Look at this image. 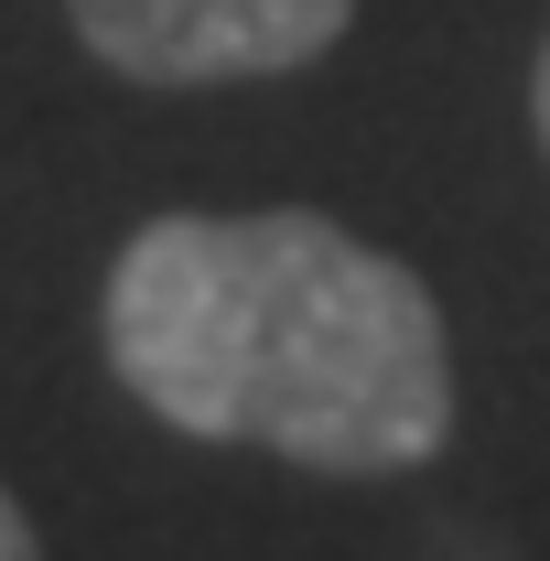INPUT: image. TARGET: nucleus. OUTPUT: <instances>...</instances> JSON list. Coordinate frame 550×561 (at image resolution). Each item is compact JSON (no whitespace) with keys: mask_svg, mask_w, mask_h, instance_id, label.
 I'll list each match as a JSON object with an SVG mask.
<instances>
[{"mask_svg":"<svg viewBox=\"0 0 550 561\" xmlns=\"http://www.w3.org/2000/svg\"><path fill=\"white\" fill-rule=\"evenodd\" d=\"M0 561H44V529L22 518V496L0 486Z\"/></svg>","mask_w":550,"mask_h":561,"instance_id":"obj_3","label":"nucleus"},{"mask_svg":"<svg viewBox=\"0 0 550 561\" xmlns=\"http://www.w3.org/2000/svg\"><path fill=\"white\" fill-rule=\"evenodd\" d=\"M76 44L119 87H260V76L324 66L356 0H66Z\"/></svg>","mask_w":550,"mask_h":561,"instance_id":"obj_2","label":"nucleus"},{"mask_svg":"<svg viewBox=\"0 0 550 561\" xmlns=\"http://www.w3.org/2000/svg\"><path fill=\"white\" fill-rule=\"evenodd\" d=\"M529 140H540V162H550V33H540V55H529Z\"/></svg>","mask_w":550,"mask_h":561,"instance_id":"obj_4","label":"nucleus"},{"mask_svg":"<svg viewBox=\"0 0 550 561\" xmlns=\"http://www.w3.org/2000/svg\"><path fill=\"white\" fill-rule=\"evenodd\" d=\"M98 356L162 432L302 476H421L454 443L432 280L324 206L140 216L98 280Z\"/></svg>","mask_w":550,"mask_h":561,"instance_id":"obj_1","label":"nucleus"}]
</instances>
